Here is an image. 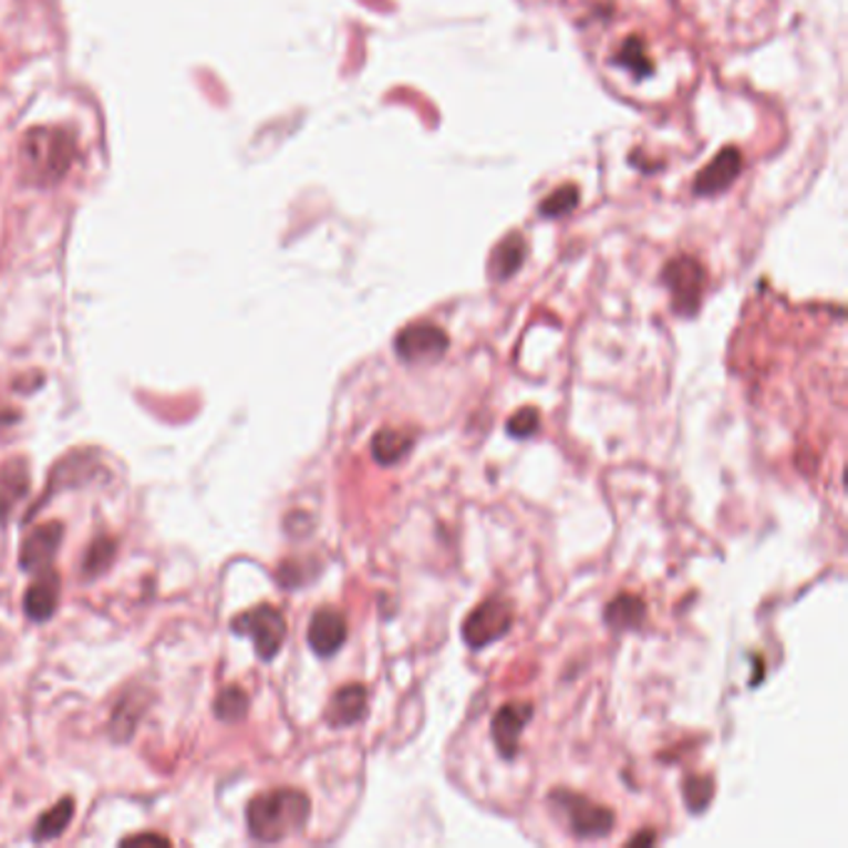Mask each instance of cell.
Returning a JSON list of instances; mask_svg holds the SVG:
<instances>
[{"mask_svg":"<svg viewBox=\"0 0 848 848\" xmlns=\"http://www.w3.org/2000/svg\"><path fill=\"white\" fill-rule=\"evenodd\" d=\"M77 157L73 133L63 127H35L23 137L20 163L25 182L35 187H53L63 179Z\"/></svg>","mask_w":848,"mask_h":848,"instance_id":"obj_1","label":"cell"},{"mask_svg":"<svg viewBox=\"0 0 848 848\" xmlns=\"http://www.w3.org/2000/svg\"><path fill=\"white\" fill-rule=\"evenodd\" d=\"M311 804L304 792L277 789L257 796L247 809L249 834L257 841L275 844L287 836L301 831L309 821Z\"/></svg>","mask_w":848,"mask_h":848,"instance_id":"obj_2","label":"cell"},{"mask_svg":"<svg viewBox=\"0 0 848 848\" xmlns=\"http://www.w3.org/2000/svg\"><path fill=\"white\" fill-rule=\"evenodd\" d=\"M662 281L672 294V309L678 311L680 317H694L696 309L702 304L706 287V271L700 261L692 257L672 259L670 265L662 269Z\"/></svg>","mask_w":848,"mask_h":848,"instance_id":"obj_3","label":"cell"},{"mask_svg":"<svg viewBox=\"0 0 848 848\" xmlns=\"http://www.w3.org/2000/svg\"><path fill=\"white\" fill-rule=\"evenodd\" d=\"M231 630L251 638L261 660H275L287 638V620L271 604H259V608L231 620Z\"/></svg>","mask_w":848,"mask_h":848,"instance_id":"obj_4","label":"cell"},{"mask_svg":"<svg viewBox=\"0 0 848 848\" xmlns=\"http://www.w3.org/2000/svg\"><path fill=\"white\" fill-rule=\"evenodd\" d=\"M555 809H560L568 819L570 831L578 836V839H600V836H608L614 826V814L608 809V806H600L590 802L588 796L572 794V792H558L552 794Z\"/></svg>","mask_w":848,"mask_h":848,"instance_id":"obj_5","label":"cell"},{"mask_svg":"<svg viewBox=\"0 0 848 848\" xmlns=\"http://www.w3.org/2000/svg\"><path fill=\"white\" fill-rule=\"evenodd\" d=\"M513 628V604L503 598L480 602L463 622V640L470 650H483L490 642L506 638Z\"/></svg>","mask_w":848,"mask_h":848,"instance_id":"obj_6","label":"cell"},{"mask_svg":"<svg viewBox=\"0 0 848 848\" xmlns=\"http://www.w3.org/2000/svg\"><path fill=\"white\" fill-rule=\"evenodd\" d=\"M446 351H448L446 331L433 324H426V321L406 327L396 337L399 359L406 363H416V366H421V363H436L438 359L446 356Z\"/></svg>","mask_w":848,"mask_h":848,"instance_id":"obj_7","label":"cell"},{"mask_svg":"<svg viewBox=\"0 0 848 848\" xmlns=\"http://www.w3.org/2000/svg\"><path fill=\"white\" fill-rule=\"evenodd\" d=\"M532 720V704L528 702H510L500 706L498 714L493 716V742L503 759H513L518 754V744L525 724Z\"/></svg>","mask_w":848,"mask_h":848,"instance_id":"obj_8","label":"cell"},{"mask_svg":"<svg viewBox=\"0 0 848 848\" xmlns=\"http://www.w3.org/2000/svg\"><path fill=\"white\" fill-rule=\"evenodd\" d=\"M63 542V525L60 523H45L28 535L20 545V568L28 572L48 570V565L53 562L55 552Z\"/></svg>","mask_w":848,"mask_h":848,"instance_id":"obj_9","label":"cell"},{"mask_svg":"<svg viewBox=\"0 0 848 848\" xmlns=\"http://www.w3.org/2000/svg\"><path fill=\"white\" fill-rule=\"evenodd\" d=\"M740 172H742V153L736 147H726L700 172V175H696L694 192L704 197L720 195V192H724L736 177H740Z\"/></svg>","mask_w":848,"mask_h":848,"instance_id":"obj_10","label":"cell"},{"mask_svg":"<svg viewBox=\"0 0 848 848\" xmlns=\"http://www.w3.org/2000/svg\"><path fill=\"white\" fill-rule=\"evenodd\" d=\"M347 634H349L347 620H343V614L337 610L324 608L311 618L309 644L319 658H331V654H337L341 650V644L347 642Z\"/></svg>","mask_w":848,"mask_h":848,"instance_id":"obj_11","label":"cell"},{"mask_svg":"<svg viewBox=\"0 0 848 848\" xmlns=\"http://www.w3.org/2000/svg\"><path fill=\"white\" fill-rule=\"evenodd\" d=\"M369 694L363 684H347L331 696L329 702V724L331 726H351L366 716Z\"/></svg>","mask_w":848,"mask_h":848,"instance_id":"obj_12","label":"cell"},{"mask_svg":"<svg viewBox=\"0 0 848 848\" xmlns=\"http://www.w3.org/2000/svg\"><path fill=\"white\" fill-rule=\"evenodd\" d=\"M58 602H60L58 575L43 572L33 585H30V590L25 594V614L35 622L50 620L58 610Z\"/></svg>","mask_w":848,"mask_h":848,"instance_id":"obj_13","label":"cell"},{"mask_svg":"<svg viewBox=\"0 0 848 848\" xmlns=\"http://www.w3.org/2000/svg\"><path fill=\"white\" fill-rule=\"evenodd\" d=\"M525 257H528V245H525V239L518 235V231H513V235L503 237L500 245L493 249L490 261H488V277L493 281L510 279L515 271L523 267Z\"/></svg>","mask_w":848,"mask_h":848,"instance_id":"obj_14","label":"cell"},{"mask_svg":"<svg viewBox=\"0 0 848 848\" xmlns=\"http://www.w3.org/2000/svg\"><path fill=\"white\" fill-rule=\"evenodd\" d=\"M413 448V436L399 428H381L371 441V453L379 466H396Z\"/></svg>","mask_w":848,"mask_h":848,"instance_id":"obj_15","label":"cell"},{"mask_svg":"<svg viewBox=\"0 0 848 848\" xmlns=\"http://www.w3.org/2000/svg\"><path fill=\"white\" fill-rule=\"evenodd\" d=\"M644 618H648V608H644V602L634 598V594H620V598H614L608 608H604V622L618 632L642 628Z\"/></svg>","mask_w":848,"mask_h":848,"instance_id":"obj_16","label":"cell"},{"mask_svg":"<svg viewBox=\"0 0 848 848\" xmlns=\"http://www.w3.org/2000/svg\"><path fill=\"white\" fill-rule=\"evenodd\" d=\"M30 476L23 461H10L0 468V518L13 510L15 503L25 496Z\"/></svg>","mask_w":848,"mask_h":848,"instance_id":"obj_17","label":"cell"},{"mask_svg":"<svg viewBox=\"0 0 848 848\" xmlns=\"http://www.w3.org/2000/svg\"><path fill=\"white\" fill-rule=\"evenodd\" d=\"M614 65L630 70V73L638 80L654 73L652 58L648 55V48H644L642 38H638V35L624 40L622 48L618 50V55H614Z\"/></svg>","mask_w":848,"mask_h":848,"instance_id":"obj_18","label":"cell"},{"mask_svg":"<svg viewBox=\"0 0 848 848\" xmlns=\"http://www.w3.org/2000/svg\"><path fill=\"white\" fill-rule=\"evenodd\" d=\"M73 814H75V802L73 799L58 802L53 809H50L48 814H43L38 819L35 831H33V839L35 841L58 839V836L68 829V824L73 821Z\"/></svg>","mask_w":848,"mask_h":848,"instance_id":"obj_19","label":"cell"},{"mask_svg":"<svg viewBox=\"0 0 848 848\" xmlns=\"http://www.w3.org/2000/svg\"><path fill=\"white\" fill-rule=\"evenodd\" d=\"M578 199H580L578 187L562 185V187L555 189L550 197H545V199H542L540 215H542V217H550V219L568 217L570 211H572L575 207H578Z\"/></svg>","mask_w":848,"mask_h":848,"instance_id":"obj_20","label":"cell"},{"mask_svg":"<svg viewBox=\"0 0 848 848\" xmlns=\"http://www.w3.org/2000/svg\"><path fill=\"white\" fill-rule=\"evenodd\" d=\"M247 706H249V696L239 690V686H227V690H221L217 702H215V710H217V716L221 722H239L241 716L247 714Z\"/></svg>","mask_w":848,"mask_h":848,"instance_id":"obj_21","label":"cell"},{"mask_svg":"<svg viewBox=\"0 0 848 848\" xmlns=\"http://www.w3.org/2000/svg\"><path fill=\"white\" fill-rule=\"evenodd\" d=\"M712 779L710 776H690L684 779V804L686 809L694 814H702L706 806H710L714 789H712Z\"/></svg>","mask_w":848,"mask_h":848,"instance_id":"obj_22","label":"cell"},{"mask_svg":"<svg viewBox=\"0 0 848 848\" xmlns=\"http://www.w3.org/2000/svg\"><path fill=\"white\" fill-rule=\"evenodd\" d=\"M113 558H115V542L110 538H100L90 545V550L83 560V570H85V575L93 578V575L105 572V568L110 562H113Z\"/></svg>","mask_w":848,"mask_h":848,"instance_id":"obj_23","label":"cell"},{"mask_svg":"<svg viewBox=\"0 0 848 848\" xmlns=\"http://www.w3.org/2000/svg\"><path fill=\"white\" fill-rule=\"evenodd\" d=\"M506 428L513 438H530L540 428V416L535 409H520L515 416L508 418Z\"/></svg>","mask_w":848,"mask_h":848,"instance_id":"obj_24","label":"cell"},{"mask_svg":"<svg viewBox=\"0 0 848 848\" xmlns=\"http://www.w3.org/2000/svg\"><path fill=\"white\" fill-rule=\"evenodd\" d=\"M147 841H159V844H167L163 836H135V839H127L125 844H147Z\"/></svg>","mask_w":848,"mask_h":848,"instance_id":"obj_25","label":"cell"},{"mask_svg":"<svg viewBox=\"0 0 848 848\" xmlns=\"http://www.w3.org/2000/svg\"><path fill=\"white\" fill-rule=\"evenodd\" d=\"M652 844L654 841V836L652 834H648V831H644V834H640V836H634V839H630V844Z\"/></svg>","mask_w":848,"mask_h":848,"instance_id":"obj_26","label":"cell"}]
</instances>
